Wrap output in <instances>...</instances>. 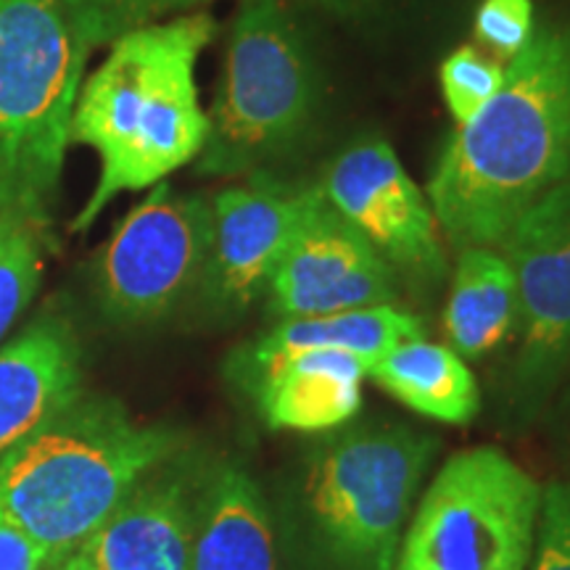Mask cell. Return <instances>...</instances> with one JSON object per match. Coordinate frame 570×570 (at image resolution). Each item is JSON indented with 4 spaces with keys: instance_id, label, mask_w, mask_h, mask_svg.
Returning a JSON list of instances; mask_svg holds the SVG:
<instances>
[{
    "instance_id": "1",
    "label": "cell",
    "mask_w": 570,
    "mask_h": 570,
    "mask_svg": "<svg viewBox=\"0 0 570 570\" xmlns=\"http://www.w3.org/2000/svg\"><path fill=\"white\" fill-rule=\"evenodd\" d=\"M570 177V17L537 21L483 111L441 151L428 202L458 252L499 248Z\"/></svg>"
},
{
    "instance_id": "2",
    "label": "cell",
    "mask_w": 570,
    "mask_h": 570,
    "mask_svg": "<svg viewBox=\"0 0 570 570\" xmlns=\"http://www.w3.org/2000/svg\"><path fill=\"white\" fill-rule=\"evenodd\" d=\"M214 30L209 13L140 27L114 40L82 82L69 140L92 148L101 173L71 230L85 233L114 198L154 188L204 151L209 114L196 67Z\"/></svg>"
},
{
    "instance_id": "3",
    "label": "cell",
    "mask_w": 570,
    "mask_h": 570,
    "mask_svg": "<svg viewBox=\"0 0 570 570\" xmlns=\"http://www.w3.org/2000/svg\"><path fill=\"white\" fill-rule=\"evenodd\" d=\"M183 449L177 428L140 423L117 399L82 391L0 458V515L30 533L48 562L59 560Z\"/></svg>"
},
{
    "instance_id": "4",
    "label": "cell",
    "mask_w": 570,
    "mask_h": 570,
    "mask_svg": "<svg viewBox=\"0 0 570 570\" xmlns=\"http://www.w3.org/2000/svg\"><path fill=\"white\" fill-rule=\"evenodd\" d=\"M439 439L370 420L327 431L296 481L304 550L320 570H396L399 547Z\"/></svg>"
},
{
    "instance_id": "5",
    "label": "cell",
    "mask_w": 570,
    "mask_h": 570,
    "mask_svg": "<svg viewBox=\"0 0 570 570\" xmlns=\"http://www.w3.org/2000/svg\"><path fill=\"white\" fill-rule=\"evenodd\" d=\"M88 56L63 0H0V225L46 238Z\"/></svg>"
},
{
    "instance_id": "6",
    "label": "cell",
    "mask_w": 570,
    "mask_h": 570,
    "mask_svg": "<svg viewBox=\"0 0 570 570\" xmlns=\"http://www.w3.org/2000/svg\"><path fill=\"white\" fill-rule=\"evenodd\" d=\"M309 42L283 0H240L225 75L196 159L204 177H238L288 156L315 125L323 98Z\"/></svg>"
},
{
    "instance_id": "7",
    "label": "cell",
    "mask_w": 570,
    "mask_h": 570,
    "mask_svg": "<svg viewBox=\"0 0 570 570\" xmlns=\"http://www.w3.org/2000/svg\"><path fill=\"white\" fill-rule=\"evenodd\" d=\"M541 489L502 449L452 454L410 515L396 570H525Z\"/></svg>"
},
{
    "instance_id": "8",
    "label": "cell",
    "mask_w": 570,
    "mask_h": 570,
    "mask_svg": "<svg viewBox=\"0 0 570 570\" xmlns=\"http://www.w3.org/2000/svg\"><path fill=\"white\" fill-rule=\"evenodd\" d=\"M212 244V202L167 183L127 217L104 246L92 291L111 325L142 327L173 317L196 298Z\"/></svg>"
},
{
    "instance_id": "9",
    "label": "cell",
    "mask_w": 570,
    "mask_h": 570,
    "mask_svg": "<svg viewBox=\"0 0 570 570\" xmlns=\"http://www.w3.org/2000/svg\"><path fill=\"white\" fill-rule=\"evenodd\" d=\"M499 252L518 288L510 402L531 420L550 404L570 367V177L518 219Z\"/></svg>"
},
{
    "instance_id": "10",
    "label": "cell",
    "mask_w": 570,
    "mask_h": 570,
    "mask_svg": "<svg viewBox=\"0 0 570 570\" xmlns=\"http://www.w3.org/2000/svg\"><path fill=\"white\" fill-rule=\"evenodd\" d=\"M265 296L267 315L275 323L325 317L394 304L399 277L315 185L306 190L304 209L277 259Z\"/></svg>"
},
{
    "instance_id": "11",
    "label": "cell",
    "mask_w": 570,
    "mask_h": 570,
    "mask_svg": "<svg viewBox=\"0 0 570 570\" xmlns=\"http://www.w3.org/2000/svg\"><path fill=\"white\" fill-rule=\"evenodd\" d=\"M320 190L391 267L423 285L444 281L449 265L436 214L386 140L365 138L341 151Z\"/></svg>"
},
{
    "instance_id": "12",
    "label": "cell",
    "mask_w": 570,
    "mask_h": 570,
    "mask_svg": "<svg viewBox=\"0 0 570 570\" xmlns=\"http://www.w3.org/2000/svg\"><path fill=\"white\" fill-rule=\"evenodd\" d=\"M306 190L291 188L273 173L248 175V183L212 198V244L196 302L206 317L227 323L244 317L267 294Z\"/></svg>"
},
{
    "instance_id": "13",
    "label": "cell",
    "mask_w": 570,
    "mask_h": 570,
    "mask_svg": "<svg viewBox=\"0 0 570 570\" xmlns=\"http://www.w3.org/2000/svg\"><path fill=\"white\" fill-rule=\"evenodd\" d=\"M209 462L190 446L135 483L101 529L85 541L98 570H190L198 499Z\"/></svg>"
},
{
    "instance_id": "14",
    "label": "cell",
    "mask_w": 570,
    "mask_h": 570,
    "mask_svg": "<svg viewBox=\"0 0 570 570\" xmlns=\"http://www.w3.org/2000/svg\"><path fill=\"white\" fill-rule=\"evenodd\" d=\"M85 391L82 344L61 312L35 317L0 346V458Z\"/></svg>"
},
{
    "instance_id": "15",
    "label": "cell",
    "mask_w": 570,
    "mask_h": 570,
    "mask_svg": "<svg viewBox=\"0 0 570 570\" xmlns=\"http://www.w3.org/2000/svg\"><path fill=\"white\" fill-rule=\"evenodd\" d=\"M367 365L360 356L336 348H312L285 356L240 391L273 431L327 433L352 423L362 407V381Z\"/></svg>"
},
{
    "instance_id": "16",
    "label": "cell",
    "mask_w": 570,
    "mask_h": 570,
    "mask_svg": "<svg viewBox=\"0 0 570 570\" xmlns=\"http://www.w3.org/2000/svg\"><path fill=\"white\" fill-rule=\"evenodd\" d=\"M190 570H281L265 491L238 462L206 468Z\"/></svg>"
},
{
    "instance_id": "17",
    "label": "cell",
    "mask_w": 570,
    "mask_h": 570,
    "mask_svg": "<svg viewBox=\"0 0 570 570\" xmlns=\"http://www.w3.org/2000/svg\"><path fill=\"white\" fill-rule=\"evenodd\" d=\"M423 338V325L412 312L396 304L338 312L325 317L281 320L267 333L238 346L227 360V375L235 386H244L285 356L312 348H336L360 356L370 367L404 341Z\"/></svg>"
},
{
    "instance_id": "18",
    "label": "cell",
    "mask_w": 570,
    "mask_h": 570,
    "mask_svg": "<svg viewBox=\"0 0 570 570\" xmlns=\"http://www.w3.org/2000/svg\"><path fill=\"white\" fill-rule=\"evenodd\" d=\"M449 348L481 360L518 333V288L499 248H462L444 309Z\"/></svg>"
},
{
    "instance_id": "19",
    "label": "cell",
    "mask_w": 570,
    "mask_h": 570,
    "mask_svg": "<svg viewBox=\"0 0 570 570\" xmlns=\"http://www.w3.org/2000/svg\"><path fill=\"white\" fill-rule=\"evenodd\" d=\"M367 375L417 415L468 425L481 410V389L468 362L425 338L404 341L367 367Z\"/></svg>"
},
{
    "instance_id": "20",
    "label": "cell",
    "mask_w": 570,
    "mask_h": 570,
    "mask_svg": "<svg viewBox=\"0 0 570 570\" xmlns=\"http://www.w3.org/2000/svg\"><path fill=\"white\" fill-rule=\"evenodd\" d=\"M209 0H63L71 24L85 46H111L122 35L156 24V19L185 13Z\"/></svg>"
},
{
    "instance_id": "21",
    "label": "cell",
    "mask_w": 570,
    "mask_h": 570,
    "mask_svg": "<svg viewBox=\"0 0 570 570\" xmlns=\"http://www.w3.org/2000/svg\"><path fill=\"white\" fill-rule=\"evenodd\" d=\"M504 82V67L475 46H460L441 61L439 85L452 119L468 125L483 111Z\"/></svg>"
},
{
    "instance_id": "22",
    "label": "cell",
    "mask_w": 570,
    "mask_h": 570,
    "mask_svg": "<svg viewBox=\"0 0 570 570\" xmlns=\"http://www.w3.org/2000/svg\"><path fill=\"white\" fill-rule=\"evenodd\" d=\"M42 277V235L24 227L0 233V341L38 294Z\"/></svg>"
},
{
    "instance_id": "23",
    "label": "cell",
    "mask_w": 570,
    "mask_h": 570,
    "mask_svg": "<svg viewBox=\"0 0 570 570\" xmlns=\"http://www.w3.org/2000/svg\"><path fill=\"white\" fill-rule=\"evenodd\" d=\"M533 30H537V9L531 0H481L475 9V40L497 59H515L529 46Z\"/></svg>"
},
{
    "instance_id": "24",
    "label": "cell",
    "mask_w": 570,
    "mask_h": 570,
    "mask_svg": "<svg viewBox=\"0 0 570 570\" xmlns=\"http://www.w3.org/2000/svg\"><path fill=\"white\" fill-rule=\"evenodd\" d=\"M525 570H570V481L541 489L537 541Z\"/></svg>"
},
{
    "instance_id": "25",
    "label": "cell",
    "mask_w": 570,
    "mask_h": 570,
    "mask_svg": "<svg viewBox=\"0 0 570 570\" xmlns=\"http://www.w3.org/2000/svg\"><path fill=\"white\" fill-rule=\"evenodd\" d=\"M309 9L323 11L344 24L362 27H399L410 19L433 13L454 0H296Z\"/></svg>"
},
{
    "instance_id": "26",
    "label": "cell",
    "mask_w": 570,
    "mask_h": 570,
    "mask_svg": "<svg viewBox=\"0 0 570 570\" xmlns=\"http://www.w3.org/2000/svg\"><path fill=\"white\" fill-rule=\"evenodd\" d=\"M48 566V552L30 533L0 515V570H42Z\"/></svg>"
},
{
    "instance_id": "27",
    "label": "cell",
    "mask_w": 570,
    "mask_h": 570,
    "mask_svg": "<svg viewBox=\"0 0 570 570\" xmlns=\"http://www.w3.org/2000/svg\"><path fill=\"white\" fill-rule=\"evenodd\" d=\"M46 570H98L96 562L90 560V554L85 550H77V552H69L63 554L59 560H51L46 566Z\"/></svg>"
},
{
    "instance_id": "28",
    "label": "cell",
    "mask_w": 570,
    "mask_h": 570,
    "mask_svg": "<svg viewBox=\"0 0 570 570\" xmlns=\"http://www.w3.org/2000/svg\"><path fill=\"white\" fill-rule=\"evenodd\" d=\"M3 227H6V225H0V233H3Z\"/></svg>"
},
{
    "instance_id": "29",
    "label": "cell",
    "mask_w": 570,
    "mask_h": 570,
    "mask_svg": "<svg viewBox=\"0 0 570 570\" xmlns=\"http://www.w3.org/2000/svg\"><path fill=\"white\" fill-rule=\"evenodd\" d=\"M42 570H46V568H42Z\"/></svg>"
}]
</instances>
